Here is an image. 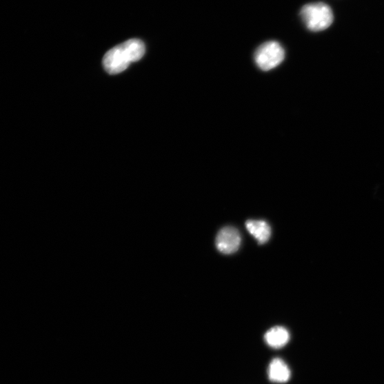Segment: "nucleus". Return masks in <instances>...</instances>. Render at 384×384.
I'll return each mask as SVG.
<instances>
[{
	"label": "nucleus",
	"mask_w": 384,
	"mask_h": 384,
	"mask_svg": "<svg viewBox=\"0 0 384 384\" xmlns=\"http://www.w3.org/2000/svg\"><path fill=\"white\" fill-rule=\"evenodd\" d=\"M255 61L260 69L267 72L275 69L285 59L281 45L274 41L264 43L255 53Z\"/></svg>",
	"instance_id": "obj_3"
},
{
	"label": "nucleus",
	"mask_w": 384,
	"mask_h": 384,
	"mask_svg": "<svg viewBox=\"0 0 384 384\" xmlns=\"http://www.w3.org/2000/svg\"><path fill=\"white\" fill-rule=\"evenodd\" d=\"M245 227L260 244L266 243L270 237L271 229L269 224L263 220H248Z\"/></svg>",
	"instance_id": "obj_7"
},
{
	"label": "nucleus",
	"mask_w": 384,
	"mask_h": 384,
	"mask_svg": "<svg viewBox=\"0 0 384 384\" xmlns=\"http://www.w3.org/2000/svg\"><path fill=\"white\" fill-rule=\"evenodd\" d=\"M145 53L143 41L129 39L109 50L103 57V65L109 74H119L126 70L131 63L141 60Z\"/></svg>",
	"instance_id": "obj_1"
},
{
	"label": "nucleus",
	"mask_w": 384,
	"mask_h": 384,
	"mask_svg": "<svg viewBox=\"0 0 384 384\" xmlns=\"http://www.w3.org/2000/svg\"><path fill=\"white\" fill-rule=\"evenodd\" d=\"M306 27L312 32H321L331 26L334 19L332 9L323 3L305 6L301 12Z\"/></svg>",
	"instance_id": "obj_2"
},
{
	"label": "nucleus",
	"mask_w": 384,
	"mask_h": 384,
	"mask_svg": "<svg viewBox=\"0 0 384 384\" xmlns=\"http://www.w3.org/2000/svg\"><path fill=\"white\" fill-rule=\"evenodd\" d=\"M241 241L239 231L234 228L227 227L219 232L216 238V246L221 253L232 254L238 251Z\"/></svg>",
	"instance_id": "obj_4"
},
{
	"label": "nucleus",
	"mask_w": 384,
	"mask_h": 384,
	"mask_svg": "<svg viewBox=\"0 0 384 384\" xmlns=\"http://www.w3.org/2000/svg\"><path fill=\"white\" fill-rule=\"evenodd\" d=\"M266 344L274 349H281L289 342L290 335L288 330L281 326L270 328L265 334Z\"/></svg>",
	"instance_id": "obj_6"
},
{
	"label": "nucleus",
	"mask_w": 384,
	"mask_h": 384,
	"mask_svg": "<svg viewBox=\"0 0 384 384\" xmlns=\"http://www.w3.org/2000/svg\"><path fill=\"white\" fill-rule=\"evenodd\" d=\"M267 376L270 381L283 383L290 380L291 372L282 358H275L270 361L267 369Z\"/></svg>",
	"instance_id": "obj_5"
}]
</instances>
